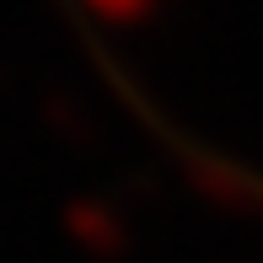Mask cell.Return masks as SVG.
I'll return each instance as SVG.
<instances>
[{"mask_svg":"<svg viewBox=\"0 0 263 263\" xmlns=\"http://www.w3.org/2000/svg\"><path fill=\"white\" fill-rule=\"evenodd\" d=\"M65 226L76 231V242L86 247V253H97V258H118L129 247V220L113 204H102V199H81V204H70L65 210Z\"/></svg>","mask_w":263,"mask_h":263,"instance_id":"cell-1","label":"cell"},{"mask_svg":"<svg viewBox=\"0 0 263 263\" xmlns=\"http://www.w3.org/2000/svg\"><path fill=\"white\" fill-rule=\"evenodd\" d=\"M81 113H86L81 102H49V124L59 129V135H70L76 145H91L97 129H91V118H81Z\"/></svg>","mask_w":263,"mask_h":263,"instance_id":"cell-2","label":"cell"},{"mask_svg":"<svg viewBox=\"0 0 263 263\" xmlns=\"http://www.w3.org/2000/svg\"><path fill=\"white\" fill-rule=\"evenodd\" d=\"M91 11H97L102 22H113V27H135V22H145L151 11H156V0H86Z\"/></svg>","mask_w":263,"mask_h":263,"instance_id":"cell-3","label":"cell"}]
</instances>
